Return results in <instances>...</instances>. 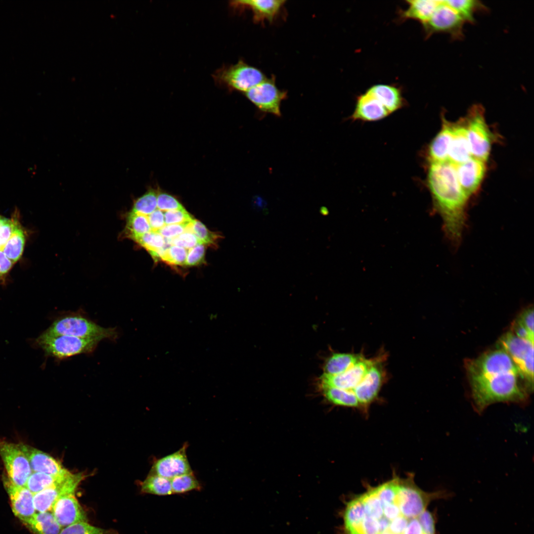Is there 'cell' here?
Wrapping results in <instances>:
<instances>
[{
    "label": "cell",
    "instance_id": "1",
    "mask_svg": "<svg viewBox=\"0 0 534 534\" xmlns=\"http://www.w3.org/2000/svg\"><path fill=\"white\" fill-rule=\"evenodd\" d=\"M412 473L396 474L346 504L343 512L345 534H426L421 515L433 501L452 496L445 490L427 492L414 481Z\"/></svg>",
    "mask_w": 534,
    "mask_h": 534
},
{
    "label": "cell",
    "instance_id": "2",
    "mask_svg": "<svg viewBox=\"0 0 534 534\" xmlns=\"http://www.w3.org/2000/svg\"><path fill=\"white\" fill-rule=\"evenodd\" d=\"M427 184L446 237L454 245H458L465 226L468 197L458 182L454 165L448 161L430 163Z\"/></svg>",
    "mask_w": 534,
    "mask_h": 534
},
{
    "label": "cell",
    "instance_id": "3",
    "mask_svg": "<svg viewBox=\"0 0 534 534\" xmlns=\"http://www.w3.org/2000/svg\"><path fill=\"white\" fill-rule=\"evenodd\" d=\"M468 378L474 407L479 413L497 402L526 403L533 390L518 371Z\"/></svg>",
    "mask_w": 534,
    "mask_h": 534
},
{
    "label": "cell",
    "instance_id": "4",
    "mask_svg": "<svg viewBox=\"0 0 534 534\" xmlns=\"http://www.w3.org/2000/svg\"><path fill=\"white\" fill-rule=\"evenodd\" d=\"M43 333L111 341L116 340L118 337L116 328L103 327L79 311L68 312L58 317Z\"/></svg>",
    "mask_w": 534,
    "mask_h": 534
},
{
    "label": "cell",
    "instance_id": "5",
    "mask_svg": "<svg viewBox=\"0 0 534 534\" xmlns=\"http://www.w3.org/2000/svg\"><path fill=\"white\" fill-rule=\"evenodd\" d=\"M217 85L225 87L229 91L245 93L266 78L260 69L248 64L242 60L230 65H224L212 75Z\"/></svg>",
    "mask_w": 534,
    "mask_h": 534
},
{
    "label": "cell",
    "instance_id": "6",
    "mask_svg": "<svg viewBox=\"0 0 534 534\" xmlns=\"http://www.w3.org/2000/svg\"><path fill=\"white\" fill-rule=\"evenodd\" d=\"M102 341L66 335H48L43 333L37 340L45 353L59 359L92 352Z\"/></svg>",
    "mask_w": 534,
    "mask_h": 534
},
{
    "label": "cell",
    "instance_id": "7",
    "mask_svg": "<svg viewBox=\"0 0 534 534\" xmlns=\"http://www.w3.org/2000/svg\"><path fill=\"white\" fill-rule=\"evenodd\" d=\"M464 120L471 155L486 162L490 151L491 135L485 120L483 107L480 105L472 106Z\"/></svg>",
    "mask_w": 534,
    "mask_h": 534
},
{
    "label": "cell",
    "instance_id": "8",
    "mask_svg": "<svg viewBox=\"0 0 534 534\" xmlns=\"http://www.w3.org/2000/svg\"><path fill=\"white\" fill-rule=\"evenodd\" d=\"M466 22L444 0L440 3L430 18L422 27L426 38L436 33H447L454 40L463 39L464 25Z\"/></svg>",
    "mask_w": 534,
    "mask_h": 534
},
{
    "label": "cell",
    "instance_id": "9",
    "mask_svg": "<svg viewBox=\"0 0 534 534\" xmlns=\"http://www.w3.org/2000/svg\"><path fill=\"white\" fill-rule=\"evenodd\" d=\"M499 346L509 354L527 382L534 387V342L509 332L500 338Z\"/></svg>",
    "mask_w": 534,
    "mask_h": 534
},
{
    "label": "cell",
    "instance_id": "10",
    "mask_svg": "<svg viewBox=\"0 0 534 534\" xmlns=\"http://www.w3.org/2000/svg\"><path fill=\"white\" fill-rule=\"evenodd\" d=\"M246 98L261 112L280 117L281 103L287 97V91L279 89L275 77L263 81L244 93Z\"/></svg>",
    "mask_w": 534,
    "mask_h": 534
},
{
    "label": "cell",
    "instance_id": "11",
    "mask_svg": "<svg viewBox=\"0 0 534 534\" xmlns=\"http://www.w3.org/2000/svg\"><path fill=\"white\" fill-rule=\"evenodd\" d=\"M465 364L468 376L520 371L509 354L501 348L467 360Z\"/></svg>",
    "mask_w": 534,
    "mask_h": 534
},
{
    "label": "cell",
    "instance_id": "12",
    "mask_svg": "<svg viewBox=\"0 0 534 534\" xmlns=\"http://www.w3.org/2000/svg\"><path fill=\"white\" fill-rule=\"evenodd\" d=\"M0 456L8 476L13 485L25 487L32 470L29 460L19 444L6 442L0 443Z\"/></svg>",
    "mask_w": 534,
    "mask_h": 534
},
{
    "label": "cell",
    "instance_id": "13",
    "mask_svg": "<svg viewBox=\"0 0 534 534\" xmlns=\"http://www.w3.org/2000/svg\"><path fill=\"white\" fill-rule=\"evenodd\" d=\"M84 477L83 473L73 474L70 472L56 484L34 494L35 510L38 512H51L54 503L58 498L67 494H75Z\"/></svg>",
    "mask_w": 534,
    "mask_h": 534
},
{
    "label": "cell",
    "instance_id": "14",
    "mask_svg": "<svg viewBox=\"0 0 534 534\" xmlns=\"http://www.w3.org/2000/svg\"><path fill=\"white\" fill-rule=\"evenodd\" d=\"M374 362L373 360L362 358L341 374L331 375L323 373L319 378L320 387L340 389L354 395L353 391L362 380Z\"/></svg>",
    "mask_w": 534,
    "mask_h": 534
},
{
    "label": "cell",
    "instance_id": "15",
    "mask_svg": "<svg viewBox=\"0 0 534 534\" xmlns=\"http://www.w3.org/2000/svg\"><path fill=\"white\" fill-rule=\"evenodd\" d=\"M187 444L175 452L157 460L150 474L170 480L176 477L193 472L186 455Z\"/></svg>",
    "mask_w": 534,
    "mask_h": 534
},
{
    "label": "cell",
    "instance_id": "16",
    "mask_svg": "<svg viewBox=\"0 0 534 534\" xmlns=\"http://www.w3.org/2000/svg\"><path fill=\"white\" fill-rule=\"evenodd\" d=\"M383 380V369L379 364L374 362L362 380L353 391L358 401L359 409L367 410L370 404L376 400Z\"/></svg>",
    "mask_w": 534,
    "mask_h": 534
},
{
    "label": "cell",
    "instance_id": "17",
    "mask_svg": "<svg viewBox=\"0 0 534 534\" xmlns=\"http://www.w3.org/2000/svg\"><path fill=\"white\" fill-rule=\"evenodd\" d=\"M454 166L458 182L469 198L478 190L486 172L485 162L472 157Z\"/></svg>",
    "mask_w": 534,
    "mask_h": 534
},
{
    "label": "cell",
    "instance_id": "18",
    "mask_svg": "<svg viewBox=\"0 0 534 534\" xmlns=\"http://www.w3.org/2000/svg\"><path fill=\"white\" fill-rule=\"evenodd\" d=\"M52 513L62 528L77 523L88 521L86 513L75 494H67L58 498L53 506Z\"/></svg>",
    "mask_w": 534,
    "mask_h": 534
},
{
    "label": "cell",
    "instance_id": "19",
    "mask_svg": "<svg viewBox=\"0 0 534 534\" xmlns=\"http://www.w3.org/2000/svg\"><path fill=\"white\" fill-rule=\"evenodd\" d=\"M14 515L26 524L36 514L34 494L26 487L16 486L8 480L5 482Z\"/></svg>",
    "mask_w": 534,
    "mask_h": 534
},
{
    "label": "cell",
    "instance_id": "20",
    "mask_svg": "<svg viewBox=\"0 0 534 534\" xmlns=\"http://www.w3.org/2000/svg\"><path fill=\"white\" fill-rule=\"evenodd\" d=\"M285 0H235L230 3L234 9H248L253 13V20L256 23L265 21L272 22L283 7Z\"/></svg>",
    "mask_w": 534,
    "mask_h": 534
},
{
    "label": "cell",
    "instance_id": "21",
    "mask_svg": "<svg viewBox=\"0 0 534 534\" xmlns=\"http://www.w3.org/2000/svg\"><path fill=\"white\" fill-rule=\"evenodd\" d=\"M390 114L379 100L366 90L357 96L351 119L367 122L376 121L383 119Z\"/></svg>",
    "mask_w": 534,
    "mask_h": 534
},
{
    "label": "cell",
    "instance_id": "22",
    "mask_svg": "<svg viewBox=\"0 0 534 534\" xmlns=\"http://www.w3.org/2000/svg\"><path fill=\"white\" fill-rule=\"evenodd\" d=\"M19 445L27 457L33 472L57 476L69 472L49 454L27 445L20 444Z\"/></svg>",
    "mask_w": 534,
    "mask_h": 534
},
{
    "label": "cell",
    "instance_id": "23",
    "mask_svg": "<svg viewBox=\"0 0 534 534\" xmlns=\"http://www.w3.org/2000/svg\"><path fill=\"white\" fill-rule=\"evenodd\" d=\"M472 157L465 124L463 122L452 124L448 161L456 165L468 161Z\"/></svg>",
    "mask_w": 534,
    "mask_h": 534
},
{
    "label": "cell",
    "instance_id": "24",
    "mask_svg": "<svg viewBox=\"0 0 534 534\" xmlns=\"http://www.w3.org/2000/svg\"><path fill=\"white\" fill-rule=\"evenodd\" d=\"M441 130L432 140L428 151L430 163H441L448 161V151L452 136V123L443 119Z\"/></svg>",
    "mask_w": 534,
    "mask_h": 534
},
{
    "label": "cell",
    "instance_id": "25",
    "mask_svg": "<svg viewBox=\"0 0 534 534\" xmlns=\"http://www.w3.org/2000/svg\"><path fill=\"white\" fill-rule=\"evenodd\" d=\"M19 210L16 207L12 214L13 227L11 235L2 251L13 263L21 258L26 243L25 230L19 222Z\"/></svg>",
    "mask_w": 534,
    "mask_h": 534
},
{
    "label": "cell",
    "instance_id": "26",
    "mask_svg": "<svg viewBox=\"0 0 534 534\" xmlns=\"http://www.w3.org/2000/svg\"><path fill=\"white\" fill-rule=\"evenodd\" d=\"M367 90L379 100L390 114L400 109L404 104L401 90L395 85L376 84Z\"/></svg>",
    "mask_w": 534,
    "mask_h": 534
},
{
    "label": "cell",
    "instance_id": "27",
    "mask_svg": "<svg viewBox=\"0 0 534 534\" xmlns=\"http://www.w3.org/2000/svg\"><path fill=\"white\" fill-rule=\"evenodd\" d=\"M440 0H406L408 7L399 11V20L403 22L411 19L423 24L431 17Z\"/></svg>",
    "mask_w": 534,
    "mask_h": 534
},
{
    "label": "cell",
    "instance_id": "28",
    "mask_svg": "<svg viewBox=\"0 0 534 534\" xmlns=\"http://www.w3.org/2000/svg\"><path fill=\"white\" fill-rule=\"evenodd\" d=\"M362 358L359 355L334 353L326 360L323 366V373L331 375L341 374Z\"/></svg>",
    "mask_w": 534,
    "mask_h": 534
},
{
    "label": "cell",
    "instance_id": "29",
    "mask_svg": "<svg viewBox=\"0 0 534 534\" xmlns=\"http://www.w3.org/2000/svg\"><path fill=\"white\" fill-rule=\"evenodd\" d=\"M444 2L454 9L466 23L474 24L475 14L488 11V7L477 0H444Z\"/></svg>",
    "mask_w": 534,
    "mask_h": 534
},
{
    "label": "cell",
    "instance_id": "30",
    "mask_svg": "<svg viewBox=\"0 0 534 534\" xmlns=\"http://www.w3.org/2000/svg\"><path fill=\"white\" fill-rule=\"evenodd\" d=\"M26 525L36 534H60L63 529L51 512L36 513Z\"/></svg>",
    "mask_w": 534,
    "mask_h": 534
},
{
    "label": "cell",
    "instance_id": "31",
    "mask_svg": "<svg viewBox=\"0 0 534 534\" xmlns=\"http://www.w3.org/2000/svg\"><path fill=\"white\" fill-rule=\"evenodd\" d=\"M146 216L130 211L126 217V224L123 231L125 237L134 241L141 235L151 231Z\"/></svg>",
    "mask_w": 534,
    "mask_h": 534
},
{
    "label": "cell",
    "instance_id": "32",
    "mask_svg": "<svg viewBox=\"0 0 534 534\" xmlns=\"http://www.w3.org/2000/svg\"><path fill=\"white\" fill-rule=\"evenodd\" d=\"M320 388L323 396L330 403L347 407L359 408L358 401L353 394L336 388Z\"/></svg>",
    "mask_w": 534,
    "mask_h": 534
},
{
    "label": "cell",
    "instance_id": "33",
    "mask_svg": "<svg viewBox=\"0 0 534 534\" xmlns=\"http://www.w3.org/2000/svg\"><path fill=\"white\" fill-rule=\"evenodd\" d=\"M140 487L144 493L161 496L173 494L171 480L157 475L150 474Z\"/></svg>",
    "mask_w": 534,
    "mask_h": 534
},
{
    "label": "cell",
    "instance_id": "34",
    "mask_svg": "<svg viewBox=\"0 0 534 534\" xmlns=\"http://www.w3.org/2000/svg\"><path fill=\"white\" fill-rule=\"evenodd\" d=\"M70 472L61 475H50L43 473L32 472L25 487L33 494L38 493L61 481Z\"/></svg>",
    "mask_w": 534,
    "mask_h": 534
},
{
    "label": "cell",
    "instance_id": "35",
    "mask_svg": "<svg viewBox=\"0 0 534 534\" xmlns=\"http://www.w3.org/2000/svg\"><path fill=\"white\" fill-rule=\"evenodd\" d=\"M134 241L146 249L154 260L159 258V255L166 244L165 238L158 232L151 231Z\"/></svg>",
    "mask_w": 534,
    "mask_h": 534
},
{
    "label": "cell",
    "instance_id": "36",
    "mask_svg": "<svg viewBox=\"0 0 534 534\" xmlns=\"http://www.w3.org/2000/svg\"><path fill=\"white\" fill-rule=\"evenodd\" d=\"M173 493L181 494L194 490H200L201 485L193 472L181 475L171 479Z\"/></svg>",
    "mask_w": 534,
    "mask_h": 534
},
{
    "label": "cell",
    "instance_id": "37",
    "mask_svg": "<svg viewBox=\"0 0 534 534\" xmlns=\"http://www.w3.org/2000/svg\"><path fill=\"white\" fill-rule=\"evenodd\" d=\"M185 231L193 233L199 244L204 245L215 244L220 237L218 234L210 231L204 224L195 219L187 225Z\"/></svg>",
    "mask_w": 534,
    "mask_h": 534
},
{
    "label": "cell",
    "instance_id": "38",
    "mask_svg": "<svg viewBox=\"0 0 534 534\" xmlns=\"http://www.w3.org/2000/svg\"><path fill=\"white\" fill-rule=\"evenodd\" d=\"M157 193L150 189L134 202L131 212L148 216L157 209Z\"/></svg>",
    "mask_w": 534,
    "mask_h": 534
},
{
    "label": "cell",
    "instance_id": "39",
    "mask_svg": "<svg viewBox=\"0 0 534 534\" xmlns=\"http://www.w3.org/2000/svg\"><path fill=\"white\" fill-rule=\"evenodd\" d=\"M187 255V250L183 247L170 245L164 248L159 255V259L172 265H185Z\"/></svg>",
    "mask_w": 534,
    "mask_h": 534
},
{
    "label": "cell",
    "instance_id": "40",
    "mask_svg": "<svg viewBox=\"0 0 534 534\" xmlns=\"http://www.w3.org/2000/svg\"><path fill=\"white\" fill-rule=\"evenodd\" d=\"M60 534H118L114 530L93 526L87 522H79L62 529Z\"/></svg>",
    "mask_w": 534,
    "mask_h": 534
},
{
    "label": "cell",
    "instance_id": "41",
    "mask_svg": "<svg viewBox=\"0 0 534 534\" xmlns=\"http://www.w3.org/2000/svg\"><path fill=\"white\" fill-rule=\"evenodd\" d=\"M165 224H184L193 222L194 219L183 208L164 212Z\"/></svg>",
    "mask_w": 534,
    "mask_h": 534
},
{
    "label": "cell",
    "instance_id": "42",
    "mask_svg": "<svg viewBox=\"0 0 534 534\" xmlns=\"http://www.w3.org/2000/svg\"><path fill=\"white\" fill-rule=\"evenodd\" d=\"M157 209L162 211L166 212L184 208L176 198L167 193L157 194Z\"/></svg>",
    "mask_w": 534,
    "mask_h": 534
},
{
    "label": "cell",
    "instance_id": "43",
    "mask_svg": "<svg viewBox=\"0 0 534 534\" xmlns=\"http://www.w3.org/2000/svg\"><path fill=\"white\" fill-rule=\"evenodd\" d=\"M167 241L171 245L180 246L186 249H189L199 244L196 236L189 231H184L176 238L167 239Z\"/></svg>",
    "mask_w": 534,
    "mask_h": 534
},
{
    "label": "cell",
    "instance_id": "44",
    "mask_svg": "<svg viewBox=\"0 0 534 534\" xmlns=\"http://www.w3.org/2000/svg\"><path fill=\"white\" fill-rule=\"evenodd\" d=\"M205 245L198 244L189 249L185 265L193 266L201 264L204 261Z\"/></svg>",
    "mask_w": 534,
    "mask_h": 534
},
{
    "label": "cell",
    "instance_id": "45",
    "mask_svg": "<svg viewBox=\"0 0 534 534\" xmlns=\"http://www.w3.org/2000/svg\"><path fill=\"white\" fill-rule=\"evenodd\" d=\"M13 227L12 218H7L0 215V250H2L9 239Z\"/></svg>",
    "mask_w": 534,
    "mask_h": 534
},
{
    "label": "cell",
    "instance_id": "46",
    "mask_svg": "<svg viewBox=\"0 0 534 534\" xmlns=\"http://www.w3.org/2000/svg\"><path fill=\"white\" fill-rule=\"evenodd\" d=\"M188 224H165L158 232L164 238L173 239L184 232Z\"/></svg>",
    "mask_w": 534,
    "mask_h": 534
},
{
    "label": "cell",
    "instance_id": "47",
    "mask_svg": "<svg viewBox=\"0 0 534 534\" xmlns=\"http://www.w3.org/2000/svg\"><path fill=\"white\" fill-rule=\"evenodd\" d=\"M147 218L152 231L158 232L165 225L164 212L158 209L147 216Z\"/></svg>",
    "mask_w": 534,
    "mask_h": 534
},
{
    "label": "cell",
    "instance_id": "48",
    "mask_svg": "<svg viewBox=\"0 0 534 534\" xmlns=\"http://www.w3.org/2000/svg\"><path fill=\"white\" fill-rule=\"evenodd\" d=\"M517 320L534 335V309L529 307L520 314Z\"/></svg>",
    "mask_w": 534,
    "mask_h": 534
},
{
    "label": "cell",
    "instance_id": "49",
    "mask_svg": "<svg viewBox=\"0 0 534 534\" xmlns=\"http://www.w3.org/2000/svg\"><path fill=\"white\" fill-rule=\"evenodd\" d=\"M512 329L511 332L517 337L534 342V335H532L517 320L514 322Z\"/></svg>",
    "mask_w": 534,
    "mask_h": 534
},
{
    "label": "cell",
    "instance_id": "50",
    "mask_svg": "<svg viewBox=\"0 0 534 534\" xmlns=\"http://www.w3.org/2000/svg\"><path fill=\"white\" fill-rule=\"evenodd\" d=\"M14 264L0 250V279H3L9 272Z\"/></svg>",
    "mask_w": 534,
    "mask_h": 534
}]
</instances>
